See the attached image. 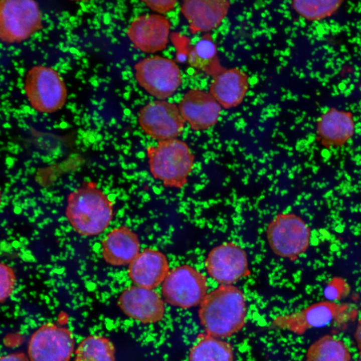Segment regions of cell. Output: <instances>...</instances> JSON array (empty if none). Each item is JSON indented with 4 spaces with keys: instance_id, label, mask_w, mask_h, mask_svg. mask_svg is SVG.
I'll use <instances>...</instances> for the list:
<instances>
[{
    "instance_id": "6da1fadb",
    "label": "cell",
    "mask_w": 361,
    "mask_h": 361,
    "mask_svg": "<svg viewBox=\"0 0 361 361\" xmlns=\"http://www.w3.org/2000/svg\"><path fill=\"white\" fill-rule=\"evenodd\" d=\"M246 311L241 290L231 285H221L207 294L200 304L199 316L206 333L224 338L245 326Z\"/></svg>"
},
{
    "instance_id": "7a4b0ae2",
    "label": "cell",
    "mask_w": 361,
    "mask_h": 361,
    "mask_svg": "<svg viewBox=\"0 0 361 361\" xmlns=\"http://www.w3.org/2000/svg\"><path fill=\"white\" fill-rule=\"evenodd\" d=\"M66 216L73 230L86 237L101 234L113 216V202L94 187L78 189L67 199Z\"/></svg>"
},
{
    "instance_id": "9c48e42d",
    "label": "cell",
    "mask_w": 361,
    "mask_h": 361,
    "mask_svg": "<svg viewBox=\"0 0 361 361\" xmlns=\"http://www.w3.org/2000/svg\"><path fill=\"white\" fill-rule=\"evenodd\" d=\"M161 291L171 305L190 308L201 304L207 295L206 278L191 266H180L169 272Z\"/></svg>"
},
{
    "instance_id": "e0dca14e",
    "label": "cell",
    "mask_w": 361,
    "mask_h": 361,
    "mask_svg": "<svg viewBox=\"0 0 361 361\" xmlns=\"http://www.w3.org/2000/svg\"><path fill=\"white\" fill-rule=\"evenodd\" d=\"M169 273L165 256L159 251L147 248L129 264L128 274L137 286L152 289L163 282Z\"/></svg>"
},
{
    "instance_id": "ac0fdd59",
    "label": "cell",
    "mask_w": 361,
    "mask_h": 361,
    "mask_svg": "<svg viewBox=\"0 0 361 361\" xmlns=\"http://www.w3.org/2000/svg\"><path fill=\"white\" fill-rule=\"evenodd\" d=\"M249 88L248 75L235 67L226 69L214 77L209 92L222 107L230 109L242 102Z\"/></svg>"
},
{
    "instance_id": "484cf974",
    "label": "cell",
    "mask_w": 361,
    "mask_h": 361,
    "mask_svg": "<svg viewBox=\"0 0 361 361\" xmlns=\"http://www.w3.org/2000/svg\"><path fill=\"white\" fill-rule=\"evenodd\" d=\"M16 284L13 268L5 263L0 265V301L4 303L13 293Z\"/></svg>"
},
{
    "instance_id": "44dd1931",
    "label": "cell",
    "mask_w": 361,
    "mask_h": 361,
    "mask_svg": "<svg viewBox=\"0 0 361 361\" xmlns=\"http://www.w3.org/2000/svg\"><path fill=\"white\" fill-rule=\"evenodd\" d=\"M188 59L192 67L213 78L226 70L220 62L216 44L210 33L203 35L195 46L189 47Z\"/></svg>"
},
{
    "instance_id": "5b68a950",
    "label": "cell",
    "mask_w": 361,
    "mask_h": 361,
    "mask_svg": "<svg viewBox=\"0 0 361 361\" xmlns=\"http://www.w3.org/2000/svg\"><path fill=\"white\" fill-rule=\"evenodd\" d=\"M24 91L34 109L52 113L61 109L67 98L64 80L55 69L45 66H34L27 72Z\"/></svg>"
},
{
    "instance_id": "7402d4cb",
    "label": "cell",
    "mask_w": 361,
    "mask_h": 361,
    "mask_svg": "<svg viewBox=\"0 0 361 361\" xmlns=\"http://www.w3.org/2000/svg\"><path fill=\"white\" fill-rule=\"evenodd\" d=\"M192 348L188 361H233V348L227 342L201 334Z\"/></svg>"
},
{
    "instance_id": "d6986e66",
    "label": "cell",
    "mask_w": 361,
    "mask_h": 361,
    "mask_svg": "<svg viewBox=\"0 0 361 361\" xmlns=\"http://www.w3.org/2000/svg\"><path fill=\"white\" fill-rule=\"evenodd\" d=\"M101 245L104 260L112 266L130 264L139 253L137 235L124 226L112 230L102 240Z\"/></svg>"
},
{
    "instance_id": "8992f818",
    "label": "cell",
    "mask_w": 361,
    "mask_h": 361,
    "mask_svg": "<svg viewBox=\"0 0 361 361\" xmlns=\"http://www.w3.org/2000/svg\"><path fill=\"white\" fill-rule=\"evenodd\" d=\"M38 4L30 0H4L0 4V37L7 44L25 41L42 27Z\"/></svg>"
},
{
    "instance_id": "2e32d148",
    "label": "cell",
    "mask_w": 361,
    "mask_h": 361,
    "mask_svg": "<svg viewBox=\"0 0 361 361\" xmlns=\"http://www.w3.org/2000/svg\"><path fill=\"white\" fill-rule=\"evenodd\" d=\"M230 2L227 0H188L180 11L189 24L191 32H208L217 28L227 16Z\"/></svg>"
},
{
    "instance_id": "4316f807",
    "label": "cell",
    "mask_w": 361,
    "mask_h": 361,
    "mask_svg": "<svg viewBox=\"0 0 361 361\" xmlns=\"http://www.w3.org/2000/svg\"><path fill=\"white\" fill-rule=\"evenodd\" d=\"M350 288L346 281L340 277H334L324 290V295L329 300H339L349 294Z\"/></svg>"
},
{
    "instance_id": "7c38bea8",
    "label": "cell",
    "mask_w": 361,
    "mask_h": 361,
    "mask_svg": "<svg viewBox=\"0 0 361 361\" xmlns=\"http://www.w3.org/2000/svg\"><path fill=\"white\" fill-rule=\"evenodd\" d=\"M206 266L208 274L216 281L230 285L247 273V255L238 245L232 242L224 243L211 251Z\"/></svg>"
},
{
    "instance_id": "f546056e",
    "label": "cell",
    "mask_w": 361,
    "mask_h": 361,
    "mask_svg": "<svg viewBox=\"0 0 361 361\" xmlns=\"http://www.w3.org/2000/svg\"><path fill=\"white\" fill-rule=\"evenodd\" d=\"M354 337L357 344V347L359 351V353L361 356V319L358 322L357 327L354 334Z\"/></svg>"
},
{
    "instance_id": "603a6c76",
    "label": "cell",
    "mask_w": 361,
    "mask_h": 361,
    "mask_svg": "<svg viewBox=\"0 0 361 361\" xmlns=\"http://www.w3.org/2000/svg\"><path fill=\"white\" fill-rule=\"evenodd\" d=\"M350 353L340 340L325 335L308 348L305 361H349Z\"/></svg>"
},
{
    "instance_id": "8fae6325",
    "label": "cell",
    "mask_w": 361,
    "mask_h": 361,
    "mask_svg": "<svg viewBox=\"0 0 361 361\" xmlns=\"http://www.w3.org/2000/svg\"><path fill=\"white\" fill-rule=\"evenodd\" d=\"M74 347L72 332L54 323L42 325L29 343L30 361H69Z\"/></svg>"
},
{
    "instance_id": "4fadbf2b",
    "label": "cell",
    "mask_w": 361,
    "mask_h": 361,
    "mask_svg": "<svg viewBox=\"0 0 361 361\" xmlns=\"http://www.w3.org/2000/svg\"><path fill=\"white\" fill-rule=\"evenodd\" d=\"M170 24L165 17L146 14L136 17L127 31V35L137 49L153 53L164 49L168 42Z\"/></svg>"
},
{
    "instance_id": "ffe728a7",
    "label": "cell",
    "mask_w": 361,
    "mask_h": 361,
    "mask_svg": "<svg viewBox=\"0 0 361 361\" xmlns=\"http://www.w3.org/2000/svg\"><path fill=\"white\" fill-rule=\"evenodd\" d=\"M354 122L348 111L331 108L323 113L317 122V133L325 146H341L352 136Z\"/></svg>"
},
{
    "instance_id": "52a82bcc",
    "label": "cell",
    "mask_w": 361,
    "mask_h": 361,
    "mask_svg": "<svg viewBox=\"0 0 361 361\" xmlns=\"http://www.w3.org/2000/svg\"><path fill=\"white\" fill-rule=\"evenodd\" d=\"M310 229L299 216L280 214L269 223L267 237L270 247L277 255L294 259L308 248Z\"/></svg>"
},
{
    "instance_id": "d4e9b609",
    "label": "cell",
    "mask_w": 361,
    "mask_h": 361,
    "mask_svg": "<svg viewBox=\"0 0 361 361\" xmlns=\"http://www.w3.org/2000/svg\"><path fill=\"white\" fill-rule=\"evenodd\" d=\"M341 1L295 0L292 8L308 21H319L332 15L340 7Z\"/></svg>"
},
{
    "instance_id": "30bf717a",
    "label": "cell",
    "mask_w": 361,
    "mask_h": 361,
    "mask_svg": "<svg viewBox=\"0 0 361 361\" xmlns=\"http://www.w3.org/2000/svg\"><path fill=\"white\" fill-rule=\"evenodd\" d=\"M138 122L146 135L158 141L176 138L186 123L178 107L164 100L154 101L143 107L139 111Z\"/></svg>"
},
{
    "instance_id": "ba28073f",
    "label": "cell",
    "mask_w": 361,
    "mask_h": 361,
    "mask_svg": "<svg viewBox=\"0 0 361 361\" xmlns=\"http://www.w3.org/2000/svg\"><path fill=\"white\" fill-rule=\"evenodd\" d=\"M135 78L149 94L161 100L172 95L180 85V70L172 60L159 56L142 59L134 66Z\"/></svg>"
},
{
    "instance_id": "5bb4252c",
    "label": "cell",
    "mask_w": 361,
    "mask_h": 361,
    "mask_svg": "<svg viewBox=\"0 0 361 361\" xmlns=\"http://www.w3.org/2000/svg\"><path fill=\"white\" fill-rule=\"evenodd\" d=\"M180 114L194 131L210 129L219 121L222 107L210 92L193 89L188 91L179 101Z\"/></svg>"
},
{
    "instance_id": "cb8c5ba5",
    "label": "cell",
    "mask_w": 361,
    "mask_h": 361,
    "mask_svg": "<svg viewBox=\"0 0 361 361\" xmlns=\"http://www.w3.org/2000/svg\"><path fill=\"white\" fill-rule=\"evenodd\" d=\"M75 361H115L114 345L103 336H88L78 346Z\"/></svg>"
},
{
    "instance_id": "277c9868",
    "label": "cell",
    "mask_w": 361,
    "mask_h": 361,
    "mask_svg": "<svg viewBox=\"0 0 361 361\" xmlns=\"http://www.w3.org/2000/svg\"><path fill=\"white\" fill-rule=\"evenodd\" d=\"M357 314V309L352 304L323 301L296 312L277 316L271 326L301 335L309 329L329 324L341 327L355 320Z\"/></svg>"
},
{
    "instance_id": "83f0119b",
    "label": "cell",
    "mask_w": 361,
    "mask_h": 361,
    "mask_svg": "<svg viewBox=\"0 0 361 361\" xmlns=\"http://www.w3.org/2000/svg\"><path fill=\"white\" fill-rule=\"evenodd\" d=\"M142 2L152 11L159 14H165L171 11L177 3V1L174 0H152Z\"/></svg>"
},
{
    "instance_id": "f1b7e54d",
    "label": "cell",
    "mask_w": 361,
    "mask_h": 361,
    "mask_svg": "<svg viewBox=\"0 0 361 361\" xmlns=\"http://www.w3.org/2000/svg\"><path fill=\"white\" fill-rule=\"evenodd\" d=\"M0 361H29L27 356L23 353H11L1 357Z\"/></svg>"
},
{
    "instance_id": "9a60e30c",
    "label": "cell",
    "mask_w": 361,
    "mask_h": 361,
    "mask_svg": "<svg viewBox=\"0 0 361 361\" xmlns=\"http://www.w3.org/2000/svg\"><path fill=\"white\" fill-rule=\"evenodd\" d=\"M118 305L128 316L143 323L161 320L165 312L163 301L152 289L131 286L123 290Z\"/></svg>"
},
{
    "instance_id": "3957f363",
    "label": "cell",
    "mask_w": 361,
    "mask_h": 361,
    "mask_svg": "<svg viewBox=\"0 0 361 361\" xmlns=\"http://www.w3.org/2000/svg\"><path fill=\"white\" fill-rule=\"evenodd\" d=\"M146 154L150 172L165 188L181 189L188 182L195 157L188 144L174 138L149 146Z\"/></svg>"
},
{
    "instance_id": "4dcf8cb0",
    "label": "cell",
    "mask_w": 361,
    "mask_h": 361,
    "mask_svg": "<svg viewBox=\"0 0 361 361\" xmlns=\"http://www.w3.org/2000/svg\"><path fill=\"white\" fill-rule=\"evenodd\" d=\"M357 361H361V360H357Z\"/></svg>"
}]
</instances>
